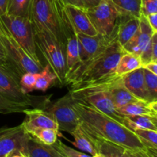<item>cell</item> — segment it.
<instances>
[{
    "instance_id": "6da1fadb",
    "label": "cell",
    "mask_w": 157,
    "mask_h": 157,
    "mask_svg": "<svg viewBox=\"0 0 157 157\" xmlns=\"http://www.w3.org/2000/svg\"><path fill=\"white\" fill-rule=\"evenodd\" d=\"M73 106L79 117L80 124L90 134L127 150L146 149L134 132L121 123L74 99Z\"/></svg>"
},
{
    "instance_id": "7a4b0ae2",
    "label": "cell",
    "mask_w": 157,
    "mask_h": 157,
    "mask_svg": "<svg viewBox=\"0 0 157 157\" xmlns=\"http://www.w3.org/2000/svg\"><path fill=\"white\" fill-rule=\"evenodd\" d=\"M125 53L117 36L107 47L86 62L78 63L66 74L64 85L69 90L115 74L120 58Z\"/></svg>"
},
{
    "instance_id": "3957f363",
    "label": "cell",
    "mask_w": 157,
    "mask_h": 157,
    "mask_svg": "<svg viewBox=\"0 0 157 157\" xmlns=\"http://www.w3.org/2000/svg\"><path fill=\"white\" fill-rule=\"evenodd\" d=\"M62 0H32L29 19L33 26L50 35L64 50L67 39L76 35Z\"/></svg>"
},
{
    "instance_id": "277c9868",
    "label": "cell",
    "mask_w": 157,
    "mask_h": 157,
    "mask_svg": "<svg viewBox=\"0 0 157 157\" xmlns=\"http://www.w3.org/2000/svg\"><path fill=\"white\" fill-rule=\"evenodd\" d=\"M32 30L37 49H39L42 54L49 67L56 75L57 80L60 84L64 85L67 74L65 50L48 33L33 25Z\"/></svg>"
},
{
    "instance_id": "5b68a950",
    "label": "cell",
    "mask_w": 157,
    "mask_h": 157,
    "mask_svg": "<svg viewBox=\"0 0 157 157\" xmlns=\"http://www.w3.org/2000/svg\"><path fill=\"white\" fill-rule=\"evenodd\" d=\"M40 109L48 113L57 123L58 130L71 133L80 120L73 106V98L68 93L59 99L51 101L48 97Z\"/></svg>"
},
{
    "instance_id": "8992f818",
    "label": "cell",
    "mask_w": 157,
    "mask_h": 157,
    "mask_svg": "<svg viewBox=\"0 0 157 157\" xmlns=\"http://www.w3.org/2000/svg\"><path fill=\"white\" fill-rule=\"evenodd\" d=\"M11 35L20 44L25 53L36 63L41 64L37 52L32 25L29 18L5 14L0 17Z\"/></svg>"
},
{
    "instance_id": "52a82bcc",
    "label": "cell",
    "mask_w": 157,
    "mask_h": 157,
    "mask_svg": "<svg viewBox=\"0 0 157 157\" xmlns=\"http://www.w3.org/2000/svg\"><path fill=\"white\" fill-rule=\"evenodd\" d=\"M86 12L98 34L105 37L116 35L120 13L110 0H101Z\"/></svg>"
},
{
    "instance_id": "ba28073f",
    "label": "cell",
    "mask_w": 157,
    "mask_h": 157,
    "mask_svg": "<svg viewBox=\"0 0 157 157\" xmlns=\"http://www.w3.org/2000/svg\"><path fill=\"white\" fill-rule=\"evenodd\" d=\"M0 41L2 44L8 56L19 67L22 73L33 72L39 73L44 66L34 61L22 48L12 37L0 18Z\"/></svg>"
},
{
    "instance_id": "9c48e42d",
    "label": "cell",
    "mask_w": 157,
    "mask_h": 157,
    "mask_svg": "<svg viewBox=\"0 0 157 157\" xmlns=\"http://www.w3.org/2000/svg\"><path fill=\"white\" fill-rule=\"evenodd\" d=\"M0 94L7 99L33 108H40L47 97H34L25 94L19 82L0 69Z\"/></svg>"
},
{
    "instance_id": "30bf717a",
    "label": "cell",
    "mask_w": 157,
    "mask_h": 157,
    "mask_svg": "<svg viewBox=\"0 0 157 157\" xmlns=\"http://www.w3.org/2000/svg\"><path fill=\"white\" fill-rule=\"evenodd\" d=\"M29 136L21 124L17 127L0 128V157H6L15 150L23 153Z\"/></svg>"
},
{
    "instance_id": "8fae6325",
    "label": "cell",
    "mask_w": 157,
    "mask_h": 157,
    "mask_svg": "<svg viewBox=\"0 0 157 157\" xmlns=\"http://www.w3.org/2000/svg\"><path fill=\"white\" fill-rule=\"evenodd\" d=\"M76 35L80 49L79 63L88 61L117 38V34L110 37L102 36L99 34L94 36H89L80 33H76Z\"/></svg>"
},
{
    "instance_id": "7c38bea8",
    "label": "cell",
    "mask_w": 157,
    "mask_h": 157,
    "mask_svg": "<svg viewBox=\"0 0 157 157\" xmlns=\"http://www.w3.org/2000/svg\"><path fill=\"white\" fill-rule=\"evenodd\" d=\"M140 25L137 31L133 37L123 46L125 52L134 54L140 56L151 41L152 36L155 33L151 26L148 23L147 17L140 15Z\"/></svg>"
},
{
    "instance_id": "4fadbf2b",
    "label": "cell",
    "mask_w": 157,
    "mask_h": 157,
    "mask_svg": "<svg viewBox=\"0 0 157 157\" xmlns=\"http://www.w3.org/2000/svg\"><path fill=\"white\" fill-rule=\"evenodd\" d=\"M64 11L76 33L89 36L98 35V32L88 18L85 8L78 7L72 5H64Z\"/></svg>"
},
{
    "instance_id": "5bb4252c",
    "label": "cell",
    "mask_w": 157,
    "mask_h": 157,
    "mask_svg": "<svg viewBox=\"0 0 157 157\" xmlns=\"http://www.w3.org/2000/svg\"><path fill=\"white\" fill-rule=\"evenodd\" d=\"M23 113L25 114V119L24 122L21 123V125L26 133L33 129L38 128L54 129L59 131L57 123L48 113L41 109L28 108Z\"/></svg>"
},
{
    "instance_id": "9a60e30c",
    "label": "cell",
    "mask_w": 157,
    "mask_h": 157,
    "mask_svg": "<svg viewBox=\"0 0 157 157\" xmlns=\"http://www.w3.org/2000/svg\"><path fill=\"white\" fill-rule=\"evenodd\" d=\"M113 104L117 109L133 103L144 101L133 95L123 83V76H118L117 79L107 89Z\"/></svg>"
},
{
    "instance_id": "2e32d148",
    "label": "cell",
    "mask_w": 157,
    "mask_h": 157,
    "mask_svg": "<svg viewBox=\"0 0 157 157\" xmlns=\"http://www.w3.org/2000/svg\"><path fill=\"white\" fill-rule=\"evenodd\" d=\"M124 85L136 98L147 101H150L144 81V67H140L130 73L123 76Z\"/></svg>"
},
{
    "instance_id": "e0dca14e",
    "label": "cell",
    "mask_w": 157,
    "mask_h": 157,
    "mask_svg": "<svg viewBox=\"0 0 157 157\" xmlns=\"http://www.w3.org/2000/svg\"><path fill=\"white\" fill-rule=\"evenodd\" d=\"M139 18L133 15L120 14L117 26V36L118 42L122 47L137 31L140 25Z\"/></svg>"
},
{
    "instance_id": "ac0fdd59",
    "label": "cell",
    "mask_w": 157,
    "mask_h": 157,
    "mask_svg": "<svg viewBox=\"0 0 157 157\" xmlns=\"http://www.w3.org/2000/svg\"><path fill=\"white\" fill-rule=\"evenodd\" d=\"M23 153L26 157H63L53 145L41 144L30 135L26 140Z\"/></svg>"
},
{
    "instance_id": "d6986e66",
    "label": "cell",
    "mask_w": 157,
    "mask_h": 157,
    "mask_svg": "<svg viewBox=\"0 0 157 157\" xmlns=\"http://www.w3.org/2000/svg\"><path fill=\"white\" fill-rule=\"evenodd\" d=\"M118 111L126 117L151 116L157 117V101H140L129 104L121 108Z\"/></svg>"
},
{
    "instance_id": "ffe728a7",
    "label": "cell",
    "mask_w": 157,
    "mask_h": 157,
    "mask_svg": "<svg viewBox=\"0 0 157 157\" xmlns=\"http://www.w3.org/2000/svg\"><path fill=\"white\" fill-rule=\"evenodd\" d=\"M85 132L93 143L98 153H101L106 157H127L125 148L111 142H109V141L100 139V138L89 133L86 130Z\"/></svg>"
},
{
    "instance_id": "44dd1931",
    "label": "cell",
    "mask_w": 157,
    "mask_h": 157,
    "mask_svg": "<svg viewBox=\"0 0 157 157\" xmlns=\"http://www.w3.org/2000/svg\"><path fill=\"white\" fill-rule=\"evenodd\" d=\"M71 135L73 136L74 140H75L74 142H72V144L76 148L79 149L84 153L91 155L92 156L98 153L93 143L90 140L85 130L81 127L80 123L77 126L76 128L73 130V132L71 133Z\"/></svg>"
},
{
    "instance_id": "7402d4cb",
    "label": "cell",
    "mask_w": 157,
    "mask_h": 157,
    "mask_svg": "<svg viewBox=\"0 0 157 157\" xmlns=\"http://www.w3.org/2000/svg\"><path fill=\"white\" fill-rule=\"evenodd\" d=\"M140 67H142L140 57L134 54L125 52L118 61L115 69V75L117 76H124Z\"/></svg>"
},
{
    "instance_id": "603a6c76",
    "label": "cell",
    "mask_w": 157,
    "mask_h": 157,
    "mask_svg": "<svg viewBox=\"0 0 157 157\" xmlns=\"http://www.w3.org/2000/svg\"><path fill=\"white\" fill-rule=\"evenodd\" d=\"M127 127L132 131L138 129L157 131V117L130 116L126 117Z\"/></svg>"
},
{
    "instance_id": "cb8c5ba5",
    "label": "cell",
    "mask_w": 157,
    "mask_h": 157,
    "mask_svg": "<svg viewBox=\"0 0 157 157\" xmlns=\"http://www.w3.org/2000/svg\"><path fill=\"white\" fill-rule=\"evenodd\" d=\"M65 61L67 72L80 62V49L77 35L70 37L67 39Z\"/></svg>"
},
{
    "instance_id": "d4e9b609",
    "label": "cell",
    "mask_w": 157,
    "mask_h": 157,
    "mask_svg": "<svg viewBox=\"0 0 157 157\" xmlns=\"http://www.w3.org/2000/svg\"><path fill=\"white\" fill-rule=\"evenodd\" d=\"M0 69L7 73L19 82L20 78L23 75L19 67L10 59L0 41Z\"/></svg>"
},
{
    "instance_id": "484cf974",
    "label": "cell",
    "mask_w": 157,
    "mask_h": 157,
    "mask_svg": "<svg viewBox=\"0 0 157 157\" xmlns=\"http://www.w3.org/2000/svg\"><path fill=\"white\" fill-rule=\"evenodd\" d=\"M32 0H9L6 14L29 18Z\"/></svg>"
},
{
    "instance_id": "4316f807",
    "label": "cell",
    "mask_w": 157,
    "mask_h": 157,
    "mask_svg": "<svg viewBox=\"0 0 157 157\" xmlns=\"http://www.w3.org/2000/svg\"><path fill=\"white\" fill-rule=\"evenodd\" d=\"M121 15L140 16V0H110Z\"/></svg>"
},
{
    "instance_id": "83f0119b",
    "label": "cell",
    "mask_w": 157,
    "mask_h": 157,
    "mask_svg": "<svg viewBox=\"0 0 157 157\" xmlns=\"http://www.w3.org/2000/svg\"><path fill=\"white\" fill-rule=\"evenodd\" d=\"M58 130L49 128L33 129L28 132L31 136L41 144L46 145H53L58 140Z\"/></svg>"
},
{
    "instance_id": "f1b7e54d",
    "label": "cell",
    "mask_w": 157,
    "mask_h": 157,
    "mask_svg": "<svg viewBox=\"0 0 157 157\" xmlns=\"http://www.w3.org/2000/svg\"><path fill=\"white\" fill-rule=\"evenodd\" d=\"M56 80V75L52 71L48 64H47L39 73L35 86V90L46 91L52 85V83L55 82Z\"/></svg>"
},
{
    "instance_id": "f546056e",
    "label": "cell",
    "mask_w": 157,
    "mask_h": 157,
    "mask_svg": "<svg viewBox=\"0 0 157 157\" xmlns=\"http://www.w3.org/2000/svg\"><path fill=\"white\" fill-rule=\"evenodd\" d=\"M144 147L147 149L157 150V131L153 130H133Z\"/></svg>"
},
{
    "instance_id": "4dcf8cb0",
    "label": "cell",
    "mask_w": 157,
    "mask_h": 157,
    "mask_svg": "<svg viewBox=\"0 0 157 157\" xmlns=\"http://www.w3.org/2000/svg\"><path fill=\"white\" fill-rule=\"evenodd\" d=\"M28 108H30V107L25 104L13 102L0 94V113L9 114V113H23Z\"/></svg>"
},
{
    "instance_id": "1f68e13d",
    "label": "cell",
    "mask_w": 157,
    "mask_h": 157,
    "mask_svg": "<svg viewBox=\"0 0 157 157\" xmlns=\"http://www.w3.org/2000/svg\"><path fill=\"white\" fill-rule=\"evenodd\" d=\"M144 81L150 101H157V75L144 68Z\"/></svg>"
},
{
    "instance_id": "d6a6232c",
    "label": "cell",
    "mask_w": 157,
    "mask_h": 157,
    "mask_svg": "<svg viewBox=\"0 0 157 157\" xmlns=\"http://www.w3.org/2000/svg\"><path fill=\"white\" fill-rule=\"evenodd\" d=\"M53 147L56 149L57 151L63 157H93L88 153L80 152L68 147L61 140H57L56 142L53 144Z\"/></svg>"
},
{
    "instance_id": "836d02e7",
    "label": "cell",
    "mask_w": 157,
    "mask_h": 157,
    "mask_svg": "<svg viewBox=\"0 0 157 157\" xmlns=\"http://www.w3.org/2000/svg\"><path fill=\"white\" fill-rule=\"evenodd\" d=\"M39 73L26 72L21 75L19 81V84L25 93L29 94L35 90V86Z\"/></svg>"
},
{
    "instance_id": "e575fe53",
    "label": "cell",
    "mask_w": 157,
    "mask_h": 157,
    "mask_svg": "<svg viewBox=\"0 0 157 157\" xmlns=\"http://www.w3.org/2000/svg\"><path fill=\"white\" fill-rule=\"evenodd\" d=\"M157 13V0H140V15L147 17Z\"/></svg>"
},
{
    "instance_id": "d590c367",
    "label": "cell",
    "mask_w": 157,
    "mask_h": 157,
    "mask_svg": "<svg viewBox=\"0 0 157 157\" xmlns=\"http://www.w3.org/2000/svg\"><path fill=\"white\" fill-rule=\"evenodd\" d=\"M127 157H156L157 150H151V149H144V150H125Z\"/></svg>"
},
{
    "instance_id": "8d00e7d4",
    "label": "cell",
    "mask_w": 157,
    "mask_h": 157,
    "mask_svg": "<svg viewBox=\"0 0 157 157\" xmlns=\"http://www.w3.org/2000/svg\"><path fill=\"white\" fill-rule=\"evenodd\" d=\"M147 19L152 29L157 32V13H153L147 15Z\"/></svg>"
},
{
    "instance_id": "74e56055",
    "label": "cell",
    "mask_w": 157,
    "mask_h": 157,
    "mask_svg": "<svg viewBox=\"0 0 157 157\" xmlns=\"http://www.w3.org/2000/svg\"><path fill=\"white\" fill-rule=\"evenodd\" d=\"M144 68H145L146 70L152 72L154 75H157V62H154V61H151V62L148 63V64H145L144 66Z\"/></svg>"
},
{
    "instance_id": "f35d334b",
    "label": "cell",
    "mask_w": 157,
    "mask_h": 157,
    "mask_svg": "<svg viewBox=\"0 0 157 157\" xmlns=\"http://www.w3.org/2000/svg\"><path fill=\"white\" fill-rule=\"evenodd\" d=\"M62 1L65 5H72V6L84 8V6L81 0H62Z\"/></svg>"
},
{
    "instance_id": "ab89813d",
    "label": "cell",
    "mask_w": 157,
    "mask_h": 157,
    "mask_svg": "<svg viewBox=\"0 0 157 157\" xmlns=\"http://www.w3.org/2000/svg\"><path fill=\"white\" fill-rule=\"evenodd\" d=\"M81 1H82L83 4H84V8L87 9V8H90L97 6L100 2L101 0H81Z\"/></svg>"
},
{
    "instance_id": "60d3db41",
    "label": "cell",
    "mask_w": 157,
    "mask_h": 157,
    "mask_svg": "<svg viewBox=\"0 0 157 157\" xmlns=\"http://www.w3.org/2000/svg\"><path fill=\"white\" fill-rule=\"evenodd\" d=\"M9 0H0V17L6 14Z\"/></svg>"
},
{
    "instance_id": "b9f144b4",
    "label": "cell",
    "mask_w": 157,
    "mask_h": 157,
    "mask_svg": "<svg viewBox=\"0 0 157 157\" xmlns=\"http://www.w3.org/2000/svg\"><path fill=\"white\" fill-rule=\"evenodd\" d=\"M6 157H26L25 155L19 150H15L11 152Z\"/></svg>"
},
{
    "instance_id": "7bdbcfd3",
    "label": "cell",
    "mask_w": 157,
    "mask_h": 157,
    "mask_svg": "<svg viewBox=\"0 0 157 157\" xmlns=\"http://www.w3.org/2000/svg\"><path fill=\"white\" fill-rule=\"evenodd\" d=\"M93 157H106V156H104V155L101 154V153H97L96 154L94 155Z\"/></svg>"
}]
</instances>
